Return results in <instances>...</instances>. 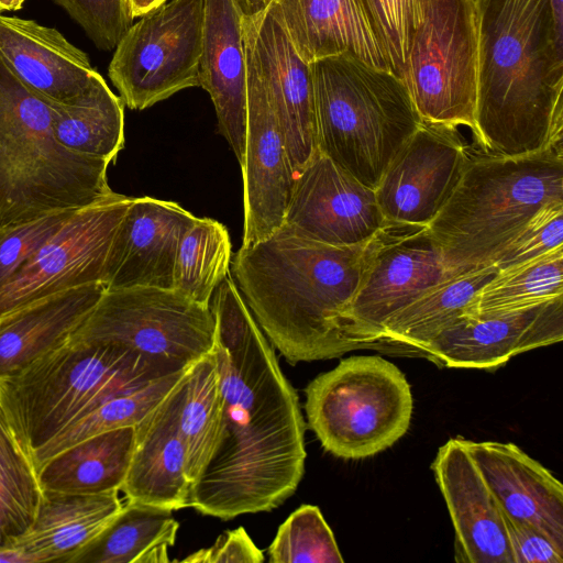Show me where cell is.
<instances>
[{"instance_id": "f546056e", "label": "cell", "mask_w": 563, "mask_h": 563, "mask_svg": "<svg viewBox=\"0 0 563 563\" xmlns=\"http://www.w3.org/2000/svg\"><path fill=\"white\" fill-rule=\"evenodd\" d=\"M48 103L53 134L64 147L110 163L115 159L124 145V103L98 71L71 102Z\"/></svg>"}, {"instance_id": "5bb4252c", "label": "cell", "mask_w": 563, "mask_h": 563, "mask_svg": "<svg viewBox=\"0 0 563 563\" xmlns=\"http://www.w3.org/2000/svg\"><path fill=\"white\" fill-rule=\"evenodd\" d=\"M246 54L263 78L297 177L318 151L310 64L296 51L269 1L243 10Z\"/></svg>"}, {"instance_id": "52a82bcc", "label": "cell", "mask_w": 563, "mask_h": 563, "mask_svg": "<svg viewBox=\"0 0 563 563\" xmlns=\"http://www.w3.org/2000/svg\"><path fill=\"white\" fill-rule=\"evenodd\" d=\"M181 369L121 345L69 339L19 375L0 380V400L32 455L104 398Z\"/></svg>"}, {"instance_id": "60d3db41", "label": "cell", "mask_w": 563, "mask_h": 563, "mask_svg": "<svg viewBox=\"0 0 563 563\" xmlns=\"http://www.w3.org/2000/svg\"><path fill=\"white\" fill-rule=\"evenodd\" d=\"M84 29L97 47L115 48L132 25L126 0H53Z\"/></svg>"}, {"instance_id": "ba28073f", "label": "cell", "mask_w": 563, "mask_h": 563, "mask_svg": "<svg viewBox=\"0 0 563 563\" xmlns=\"http://www.w3.org/2000/svg\"><path fill=\"white\" fill-rule=\"evenodd\" d=\"M305 393L309 428L340 459L373 456L396 443L410 424V385L395 364L378 355L341 360Z\"/></svg>"}, {"instance_id": "ffe728a7", "label": "cell", "mask_w": 563, "mask_h": 563, "mask_svg": "<svg viewBox=\"0 0 563 563\" xmlns=\"http://www.w3.org/2000/svg\"><path fill=\"white\" fill-rule=\"evenodd\" d=\"M431 468L454 527L455 561L512 563L501 509L464 439L440 446Z\"/></svg>"}, {"instance_id": "b9f144b4", "label": "cell", "mask_w": 563, "mask_h": 563, "mask_svg": "<svg viewBox=\"0 0 563 563\" xmlns=\"http://www.w3.org/2000/svg\"><path fill=\"white\" fill-rule=\"evenodd\" d=\"M512 563H563V545L543 530L503 514Z\"/></svg>"}, {"instance_id": "8d00e7d4", "label": "cell", "mask_w": 563, "mask_h": 563, "mask_svg": "<svg viewBox=\"0 0 563 563\" xmlns=\"http://www.w3.org/2000/svg\"><path fill=\"white\" fill-rule=\"evenodd\" d=\"M271 563H342L344 559L320 509L297 508L279 526L268 548Z\"/></svg>"}, {"instance_id": "30bf717a", "label": "cell", "mask_w": 563, "mask_h": 563, "mask_svg": "<svg viewBox=\"0 0 563 563\" xmlns=\"http://www.w3.org/2000/svg\"><path fill=\"white\" fill-rule=\"evenodd\" d=\"M70 339L121 345L181 369L213 350L216 322L210 306L175 289H106Z\"/></svg>"}, {"instance_id": "d6a6232c", "label": "cell", "mask_w": 563, "mask_h": 563, "mask_svg": "<svg viewBox=\"0 0 563 563\" xmlns=\"http://www.w3.org/2000/svg\"><path fill=\"white\" fill-rule=\"evenodd\" d=\"M187 368L115 393L87 409L32 453L36 471L48 459L79 441L106 431L135 427L166 398Z\"/></svg>"}, {"instance_id": "44dd1931", "label": "cell", "mask_w": 563, "mask_h": 563, "mask_svg": "<svg viewBox=\"0 0 563 563\" xmlns=\"http://www.w3.org/2000/svg\"><path fill=\"white\" fill-rule=\"evenodd\" d=\"M240 0H205L200 87L241 168L245 159L247 70Z\"/></svg>"}, {"instance_id": "1f68e13d", "label": "cell", "mask_w": 563, "mask_h": 563, "mask_svg": "<svg viewBox=\"0 0 563 563\" xmlns=\"http://www.w3.org/2000/svg\"><path fill=\"white\" fill-rule=\"evenodd\" d=\"M178 528L173 510L128 501L67 563H142L154 548L173 547Z\"/></svg>"}, {"instance_id": "cb8c5ba5", "label": "cell", "mask_w": 563, "mask_h": 563, "mask_svg": "<svg viewBox=\"0 0 563 563\" xmlns=\"http://www.w3.org/2000/svg\"><path fill=\"white\" fill-rule=\"evenodd\" d=\"M186 373L166 398L135 426L134 449L120 488L128 501L170 510L188 507L191 485L178 428Z\"/></svg>"}, {"instance_id": "603a6c76", "label": "cell", "mask_w": 563, "mask_h": 563, "mask_svg": "<svg viewBox=\"0 0 563 563\" xmlns=\"http://www.w3.org/2000/svg\"><path fill=\"white\" fill-rule=\"evenodd\" d=\"M464 442L501 512L543 530L563 545L561 482L514 443Z\"/></svg>"}, {"instance_id": "8fae6325", "label": "cell", "mask_w": 563, "mask_h": 563, "mask_svg": "<svg viewBox=\"0 0 563 563\" xmlns=\"http://www.w3.org/2000/svg\"><path fill=\"white\" fill-rule=\"evenodd\" d=\"M205 0H167L132 24L108 75L124 104L144 110L200 87Z\"/></svg>"}, {"instance_id": "f1b7e54d", "label": "cell", "mask_w": 563, "mask_h": 563, "mask_svg": "<svg viewBox=\"0 0 563 563\" xmlns=\"http://www.w3.org/2000/svg\"><path fill=\"white\" fill-rule=\"evenodd\" d=\"M135 427L106 431L58 452L37 468L42 490L69 494L119 492L128 473Z\"/></svg>"}, {"instance_id": "ee69618b", "label": "cell", "mask_w": 563, "mask_h": 563, "mask_svg": "<svg viewBox=\"0 0 563 563\" xmlns=\"http://www.w3.org/2000/svg\"><path fill=\"white\" fill-rule=\"evenodd\" d=\"M167 0H126L128 9L132 19L140 18L150 10L161 5Z\"/></svg>"}, {"instance_id": "e575fe53", "label": "cell", "mask_w": 563, "mask_h": 563, "mask_svg": "<svg viewBox=\"0 0 563 563\" xmlns=\"http://www.w3.org/2000/svg\"><path fill=\"white\" fill-rule=\"evenodd\" d=\"M42 497L31 454L18 438L0 400V549L31 527Z\"/></svg>"}, {"instance_id": "7402d4cb", "label": "cell", "mask_w": 563, "mask_h": 563, "mask_svg": "<svg viewBox=\"0 0 563 563\" xmlns=\"http://www.w3.org/2000/svg\"><path fill=\"white\" fill-rule=\"evenodd\" d=\"M267 1L307 63L350 54L373 67L390 70L364 0H257L247 10Z\"/></svg>"}, {"instance_id": "7bdbcfd3", "label": "cell", "mask_w": 563, "mask_h": 563, "mask_svg": "<svg viewBox=\"0 0 563 563\" xmlns=\"http://www.w3.org/2000/svg\"><path fill=\"white\" fill-rule=\"evenodd\" d=\"M181 562L188 563H261L264 554L243 527L223 532L209 548L200 549ZM179 562V561H178Z\"/></svg>"}, {"instance_id": "f6af8a7d", "label": "cell", "mask_w": 563, "mask_h": 563, "mask_svg": "<svg viewBox=\"0 0 563 563\" xmlns=\"http://www.w3.org/2000/svg\"><path fill=\"white\" fill-rule=\"evenodd\" d=\"M25 0H0V10L2 11H15L21 9Z\"/></svg>"}, {"instance_id": "74e56055", "label": "cell", "mask_w": 563, "mask_h": 563, "mask_svg": "<svg viewBox=\"0 0 563 563\" xmlns=\"http://www.w3.org/2000/svg\"><path fill=\"white\" fill-rule=\"evenodd\" d=\"M376 25L390 70L400 79L412 34L427 0H364Z\"/></svg>"}, {"instance_id": "7a4b0ae2", "label": "cell", "mask_w": 563, "mask_h": 563, "mask_svg": "<svg viewBox=\"0 0 563 563\" xmlns=\"http://www.w3.org/2000/svg\"><path fill=\"white\" fill-rule=\"evenodd\" d=\"M476 2L477 144L500 156L562 148L563 30L550 0Z\"/></svg>"}, {"instance_id": "9c48e42d", "label": "cell", "mask_w": 563, "mask_h": 563, "mask_svg": "<svg viewBox=\"0 0 563 563\" xmlns=\"http://www.w3.org/2000/svg\"><path fill=\"white\" fill-rule=\"evenodd\" d=\"M478 60L476 0H427L401 76L423 122L474 132Z\"/></svg>"}, {"instance_id": "8992f818", "label": "cell", "mask_w": 563, "mask_h": 563, "mask_svg": "<svg viewBox=\"0 0 563 563\" xmlns=\"http://www.w3.org/2000/svg\"><path fill=\"white\" fill-rule=\"evenodd\" d=\"M310 68L318 151L375 190L422 123L404 81L350 54Z\"/></svg>"}, {"instance_id": "6da1fadb", "label": "cell", "mask_w": 563, "mask_h": 563, "mask_svg": "<svg viewBox=\"0 0 563 563\" xmlns=\"http://www.w3.org/2000/svg\"><path fill=\"white\" fill-rule=\"evenodd\" d=\"M213 295L223 422L188 507L230 520L271 511L296 492L305 473L306 426L298 395L234 279L228 274Z\"/></svg>"}, {"instance_id": "484cf974", "label": "cell", "mask_w": 563, "mask_h": 563, "mask_svg": "<svg viewBox=\"0 0 563 563\" xmlns=\"http://www.w3.org/2000/svg\"><path fill=\"white\" fill-rule=\"evenodd\" d=\"M106 291L103 283L66 289L0 317V380L66 343Z\"/></svg>"}, {"instance_id": "83f0119b", "label": "cell", "mask_w": 563, "mask_h": 563, "mask_svg": "<svg viewBox=\"0 0 563 563\" xmlns=\"http://www.w3.org/2000/svg\"><path fill=\"white\" fill-rule=\"evenodd\" d=\"M494 264L454 274L393 314L376 338V351L419 356L422 346L465 316L478 289L495 274Z\"/></svg>"}, {"instance_id": "7dc6e473", "label": "cell", "mask_w": 563, "mask_h": 563, "mask_svg": "<svg viewBox=\"0 0 563 563\" xmlns=\"http://www.w3.org/2000/svg\"><path fill=\"white\" fill-rule=\"evenodd\" d=\"M0 13H1V10H0Z\"/></svg>"}, {"instance_id": "e0dca14e", "label": "cell", "mask_w": 563, "mask_h": 563, "mask_svg": "<svg viewBox=\"0 0 563 563\" xmlns=\"http://www.w3.org/2000/svg\"><path fill=\"white\" fill-rule=\"evenodd\" d=\"M246 70L242 246L266 239L283 225L296 179L266 85L247 54Z\"/></svg>"}, {"instance_id": "d4e9b609", "label": "cell", "mask_w": 563, "mask_h": 563, "mask_svg": "<svg viewBox=\"0 0 563 563\" xmlns=\"http://www.w3.org/2000/svg\"><path fill=\"white\" fill-rule=\"evenodd\" d=\"M0 57L32 91L58 103L71 102L97 71L57 30L1 13Z\"/></svg>"}, {"instance_id": "d6986e66", "label": "cell", "mask_w": 563, "mask_h": 563, "mask_svg": "<svg viewBox=\"0 0 563 563\" xmlns=\"http://www.w3.org/2000/svg\"><path fill=\"white\" fill-rule=\"evenodd\" d=\"M196 218L174 201L132 198L109 250L106 289H173L178 246Z\"/></svg>"}, {"instance_id": "ab89813d", "label": "cell", "mask_w": 563, "mask_h": 563, "mask_svg": "<svg viewBox=\"0 0 563 563\" xmlns=\"http://www.w3.org/2000/svg\"><path fill=\"white\" fill-rule=\"evenodd\" d=\"M75 211H60L0 228V288L29 263Z\"/></svg>"}, {"instance_id": "3957f363", "label": "cell", "mask_w": 563, "mask_h": 563, "mask_svg": "<svg viewBox=\"0 0 563 563\" xmlns=\"http://www.w3.org/2000/svg\"><path fill=\"white\" fill-rule=\"evenodd\" d=\"M367 242L324 244L283 224L233 255L232 274L241 295L289 364L353 351L342 331L364 268Z\"/></svg>"}, {"instance_id": "4316f807", "label": "cell", "mask_w": 563, "mask_h": 563, "mask_svg": "<svg viewBox=\"0 0 563 563\" xmlns=\"http://www.w3.org/2000/svg\"><path fill=\"white\" fill-rule=\"evenodd\" d=\"M118 493L69 494L42 490L31 527L11 547L27 553L33 563H67L120 511L123 505Z\"/></svg>"}, {"instance_id": "836d02e7", "label": "cell", "mask_w": 563, "mask_h": 563, "mask_svg": "<svg viewBox=\"0 0 563 563\" xmlns=\"http://www.w3.org/2000/svg\"><path fill=\"white\" fill-rule=\"evenodd\" d=\"M563 296V247L497 273L475 294L465 316L525 310Z\"/></svg>"}, {"instance_id": "bcb514c9", "label": "cell", "mask_w": 563, "mask_h": 563, "mask_svg": "<svg viewBox=\"0 0 563 563\" xmlns=\"http://www.w3.org/2000/svg\"><path fill=\"white\" fill-rule=\"evenodd\" d=\"M244 10L251 9L257 0H240Z\"/></svg>"}, {"instance_id": "d590c367", "label": "cell", "mask_w": 563, "mask_h": 563, "mask_svg": "<svg viewBox=\"0 0 563 563\" xmlns=\"http://www.w3.org/2000/svg\"><path fill=\"white\" fill-rule=\"evenodd\" d=\"M231 260L228 229L217 220L196 218L178 246L173 289L210 306L212 295L229 274Z\"/></svg>"}, {"instance_id": "f35d334b", "label": "cell", "mask_w": 563, "mask_h": 563, "mask_svg": "<svg viewBox=\"0 0 563 563\" xmlns=\"http://www.w3.org/2000/svg\"><path fill=\"white\" fill-rule=\"evenodd\" d=\"M563 247V201L542 207L494 260L497 271Z\"/></svg>"}, {"instance_id": "4fadbf2b", "label": "cell", "mask_w": 563, "mask_h": 563, "mask_svg": "<svg viewBox=\"0 0 563 563\" xmlns=\"http://www.w3.org/2000/svg\"><path fill=\"white\" fill-rule=\"evenodd\" d=\"M131 200L113 192L76 210L0 288V317L56 292L102 283L113 236Z\"/></svg>"}, {"instance_id": "5b68a950", "label": "cell", "mask_w": 563, "mask_h": 563, "mask_svg": "<svg viewBox=\"0 0 563 563\" xmlns=\"http://www.w3.org/2000/svg\"><path fill=\"white\" fill-rule=\"evenodd\" d=\"M109 164L64 147L53 134L48 101L0 57V228L108 198L114 192Z\"/></svg>"}, {"instance_id": "9a60e30c", "label": "cell", "mask_w": 563, "mask_h": 563, "mask_svg": "<svg viewBox=\"0 0 563 563\" xmlns=\"http://www.w3.org/2000/svg\"><path fill=\"white\" fill-rule=\"evenodd\" d=\"M467 158L457 129L422 121L375 189L385 221L428 225L454 190Z\"/></svg>"}, {"instance_id": "7c38bea8", "label": "cell", "mask_w": 563, "mask_h": 563, "mask_svg": "<svg viewBox=\"0 0 563 563\" xmlns=\"http://www.w3.org/2000/svg\"><path fill=\"white\" fill-rule=\"evenodd\" d=\"M461 272L446 264L427 225L385 221L368 240L364 268L343 325L352 350H371L386 321Z\"/></svg>"}, {"instance_id": "2e32d148", "label": "cell", "mask_w": 563, "mask_h": 563, "mask_svg": "<svg viewBox=\"0 0 563 563\" xmlns=\"http://www.w3.org/2000/svg\"><path fill=\"white\" fill-rule=\"evenodd\" d=\"M385 223L375 190L317 151L296 177L284 223L330 245L367 242Z\"/></svg>"}, {"instance_id": "ac0fdd59", "label": "cell", "mask_w": 563, "mask_h": 563, "mask_svg": "<svg viewBox=\"0 0 563 563\" xmlns=\"http://www.w3.org/2000/svg\"><path fill=\"white\" fill-rule=\"evenodd\" d=\"M563 296L492 317L464 316L419 351L439 366L494 369L515 355L561 342Z\"/></svg>"}, {"instance_id": "4dcf8cb0", "label": "cell", "mask_w": 563, "mask_h": 563, "mask_svg": "<svg viewBox=\"0 0 563 563\" xmlns=\"http://www.w3.org/2000/svg\"><path fill=\"white\" fill-rule=\"evenodd\" d=\"M222 422L223 395L212 350L188 367L179 406L178 428L191 488L217 450Z\"/></svg>"}, {"instance_id": "277c9868", "label": "cell", "mask_w": 563, "mask_h": 563, "mask_svg": "<svg viewBox=\"0 0 563 563\" xmlns=\"http://www.w3.org/2000/svg\"><path fill=\"white\" fill-rule=\"evenodd\" d=\"M563 201V148L521 156L468 155L461 177L427 225L450 268L493 264L545 205Z\"/></svg>"}]
</instances>
